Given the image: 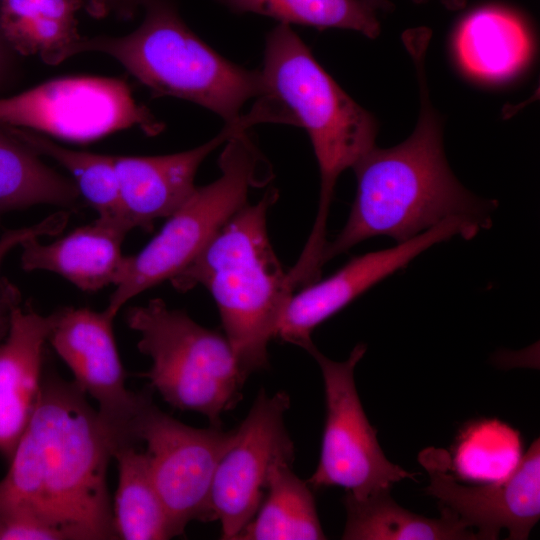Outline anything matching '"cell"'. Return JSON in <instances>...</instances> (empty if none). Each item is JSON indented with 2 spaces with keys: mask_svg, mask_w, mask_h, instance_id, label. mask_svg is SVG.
I'll list each match as a JSON object with an SVG mask.
<instances>
[{
  "mask_svg": "<svg viewBox=\"0 0 540 540\" xmlns=\"http://www.w3.org/2000/svg\"><path fill=\"white\" fill-rule=\"evenodd\" d=\"M117 461L118 486L112 506L117 539L163 540L175 537L172 526L152 480L145 452L135 445L113 451Z\"/></svg>",
  "mask_w": 540,
  "mask_h": 540,
  "instance_id": "603a6c76",
  "label": "cell"
},
{
  "mask_svg": "<svg viewBox=\"0 0 540 540\" xmlns=\"http://www.w3.org/2000/svg\"><path fill=\"white\" fill-rule=\"evenodd\" d=\"M0 126L81 143L131 127L149 136L164 128L126 80L99 76L57 78L0 98Z\"/></svg>",
  "mask_w": 540,
  "mask_h": 540,
  "instance_id": "ba28073f",
  "label": "cell"
},
{
  "mask_svg": "<svg viewBox=\"0 0 540 540\" xmlns=\"http://www.w3.org/2000/svg\"><path fill=\"white\" fill-rule=\"evenodd\" d=\"M234 430L188 426L149 403L138 418L136 437L146 444L152 480L175 537L192 521H215L211 487Z\"/></svg>",
  "mask_w": 540,
  "mask_h": 540,
  "instance_id": "30bf717a",
  "label": "cell"
},
{
  "mask_svg": "<svg viewBox=\"0 0 540 540\" xmlns=\"http://www.w3.org/2000/svg\"><path fill=\"white\" fill-rule=\"evenodd\" d=\"M262 123L253 108L208 142L190 150L160 156H114L119 188L118 214L131 229H149L169 217L192 195L203 160L235 133Z\"/></svg>",
  "mask_w": 540,
  "mask_h": 540,
  "instance_id": "9a60e30c",
  "label": "cell"
},
{
  "mask_svg": "<svg viewBox=\"0 0 540 540\" xmlns=\"http://www.w3.org/2000/svg\"><path fill=\"white\" fill-rule=\"evenodd\" d=\"M369 2L376 10L387 9L391 7V3L387 0H366ZM414 2L421 3L426 0H413ZM441 2L449 9L455 10L463 7L465 2L463 0H441Z\"/></svg>",
  "mask_w": 540,
  "mask_h": 540,
  "instance_id": "1f68e13d",
  "label": "cell"
},
{
  "mask_svg": "<svg viewBox=\"0 0 540 540\" xmlns=\"http://www.w3.org/2000/svg\"><path fill=\"white\" fill-rule=\"evenodd\" d=\"M17 54L6 40L0 26V87L4 83L11 67L14 55Z\"/></svg>",
  "mask_w": 540,
  "mask_h": 540,
  "instance_id": "4dcf8cb0",
  "label": "cell"
},
{
  "mask_svg": "<svg viewBox=\"0 0 540 540\" xmlns=\"http://www.w3.org/2000/svg\"><path fill=\"white\" fill-rule=\"evenodd\" d=\"M344 540H460L479 539L451 511L441 508V517L427 518L397 504L390 489L364 499L346 493Z\"/></svg>",
  "mask_w": 540,
  "mask_h": 540,
  "instance_id": "ffe728a7",
  "label": "cell"
},
{
  "mask_svg": "<svg viewBox=\"0 0 540 540\" xmlns=\"http://www.w3.org/2000/svg\"><path fill=\"white\" fill-rule=\"evenodd\" d=\"M131 230L115 214L98 216L51 243L28 239L20 246L21 267L56 273L82 291H98L116 284L126 257L122 243Z\"/></svg>",
  "mask_w": 540,
  "mask_h": 540,
  "instance_id": "e0dca14e",
  "label": "cell"
},
{
  "mask_svg": "<svg viewBox=\"0 0 540 540\" xmlns=\"http://www.w3.org/2000/svg\"><path fill=\"white\" fill-rule=\"evenodd\" d=\"M126 323L140 336L137 347L151 361L143 374L170 406L207 417L221 427V416L241 399L246 381L232 348L217 331L160 298L130 307Z\"/></svg>",
  "mask_w": 540,
  "mask_h": 540,
  "instance_id": "52a82bcc",
  "label": "cell"
},
{
  "mask_svg": "<svg viewBox=\"0 0 540 540\" xmlns=\"http://www.w3.org/2000/svg\"><path fill=\"white\" fill-rule=\"evenodd\" d=\"M52 317L48 341L72 372L75 385L97 403L113 451L136 445L138 418L152 399L149 391L134 393L126 387L113 333L115 316L106 308L65 307Z\"/></svg>",
  "mask_w": 540,
  "mask_h": 540,
  "instance_id": "8fae6325",
  "label": "cell"
},
{
  "mask_svg": "<svg viewBox=\"0 0 540 540\" xmlns=\"http://www.w3.org/2000/svg\"><path fill=\"white\" fill-rule=\"evenodd\" d=\"M482 227L464 216L449 217L396 246L352 258L334 274L293 293L278 324L276 337L307 350L314 329L381 280L395 273L432 245L455 235L472 239Z\"/></svg>",
  "mask_w": 540,
  "mask_h": 540,
  "instance_id": "5bb4252c",
  "label": "cell"
},
{
  "mask_svg": "<svg viewBox=\"0 0 540 540\" xmlns=\"http://www.w3.org/2000/svg\"><path fill=\"white\" fill-rule=\"evenodd\" d=\"M221 175L192 195L137 254L126 256L106 309L116 317L132 298L170 280L186 268L219 229L248 202L252 188L264 186L270 166L247 130L225 142Z\"/></svg>",
  "mask_w": 540,
  "mask_h": 540,
  "instance_id": "8992f818",
  "label": "cell"
},
{
  "mask_svg": "<svg viewBox=\"0 0 540 540\" xmlns=\"http://www.w3.org/2000/svg\"><path fill=\"white\" fill-rule=\"evenodd\" d=\"M0 540H72L63 529L24 510L0 512Z\"/></svg>",
  "mask_w": 540,
  "mask_h": 540,
  "instance_id": "4316f807",
  "label": "cell"
},
{
  "mask_svg": "<svg viewBox=\"0 0 540 540\" xmlns=\"http://www.w3.org/2000/svg\"><path fill=\"white\" fill-rule=\"evenodd\" d=\"M278 461L270 469L264 497L235 540H322L312 487Z\"/></svg>",
  "mask_w": 540,
  "mask_h": 540,
  "instance_id": "44dd1931",
  "label": "cell"
},
{
  "mask_svg": "<svg viewBox=\"0 0 540 540\" xmlns=\"http://www.w3.org/2000/svg\"><path fill=\"white\" fill-rule=\"evenodd\" d=\"M464 2H466V0H463Z\"/></svg>",
  "mask_w": 540,
  "mask_h": 540,
  "instance_id": "d6a6232c",
  "label": "cell"
},
{
  "mask_svg": "<svg viewBox=\"0 0 540 540\" xmlns=\"http://www.w3.org/2000/svg\"><path fill=\"white\" fill-rule=\"evenodd\" d=\"M260 73V97L276 109L283 124L307 131L317 158L319 209L301 253L305 260L316 261L327 243V216L336 181L375 146L376 119L341 89L290 25L279 23L268 33Z\"/></svg>",
  "mask_w": 540,
  "mask_h": 540,
  "instance_id": "277c9868",
  "label": "cell"
},
{
  "mask_svg": "<svg viewBox=\"0 0 540 540\" xmlns=\"http://www.w3.org/2000/svg\"><path fill=\"white\" fill-rule=\"evenodd\" d=\"M455 51L462 68L486 81H503L529 62L533 42L524 20L499 6H485L467 14L459 23Z\"/></svg>",
  "mask_w": 540,
  "mask_h": 540,
  "instance_id": "ac0fdd59",
  "label": "cell"
},
{
  "mask_svg": "<svg viewBox=\"0 0 540 540\" xmlns=\"http://www.w3.org/2000/svg\"><path fill=\"white\" fill-rule=\"evenodd\" d=\"M290 397L284 391L268 396L262 389L217 465L211 508L221 525V539L235 540L255 515L266 490L271 467L294 461V444L284 415Z\"/></svg>",
  "mask_w": 540,
  "mask_h": 540,
  "instance_id": "7c38bea8",
  "label": "cell"
},
{
  "mask_svg": "<svg viewBox=\"0 0 540 540\" xmlns=\"http://www.w3.org/2000/svg\"><path fill=\"white\" fill-rule=\"evenodd\" d=\"M425 37L405 41L417 70L421 110L412 134L390 148L372 147L352 167L357 191L349 218L321 256L322 266L363 240L388 236L406 242L452 216L491 224L495 201L466 190L446 161L440 119L429 102L424 60Z\"/></svg>",
  "mask_w": 540,
  "mask_h": 540,
  "instance_id": "7a4b0ae2",
  "label": "cell"
},
{
  "mask_svg": "<svg viewBox=\"0 0 540 540\" xmlns=\"http://www.w3.org/2000/svg\"><path fill=\"white\" fill-rule=\"evenodd\" d=\"M68 216V212L60 211L33 225L5 231L0 237V265L6 255L24 241L59 234L67 225Z\"/></svg>",
  "mask_w": 540,
  "mask_h": 540,
  "instance_id": "83f0119b",
  "label": "cell"
},
{
  "mask_svg": "<svg viewBox=\"0 0 540 540\" xmlns=\"http://www.w3.org/2000/svg\"><path fill=\"white\" fill-rule=\"evenodd\" d=\"M40 156L9 128L0 126V215L36 205L75 206L80 194L72 179Z\"/></svg>",
  "mask_w": 540,
  "mask_h": 540,
  "instance_id": "7402d4cb",
  "label": "cell"
},
{
  "mask_svg": "<svg viewBox=\"0 0 540 540\" xmlns=\"http://www.w3.org/2000/svg\"><path fill=\"white\" fill-rule=\"evenodd\" d=\"M366 349L357 344L341 362L329 359L314 344L306 350L321 369L326 405L320 458L307 482L314 489L343 487L356 499L415 476L386 458L364 412L354 371Z\"/></svg>",
  "mask_w": 540,
  "mask_h": 540,
  "instance_id": "9c48e42d",
  "label": "cell"
},
{
  "mask_svg": "<svg viewBox=\"0 0 540 540\" xmlns=\"http://www.w3.org/2000/svg\"><path fill=\"white\" fill-rule=\"evenodd\" d=\"M14 286L7 281L0 285V340L4 337L9 318V306Z\"/></svg>",
  "mask_w": 540,
  "mask_h": 540,
  "instance_id": "f546056e",
  "label": "cell"
},
{
  "mask_svg": "<svg viewBox=\"0 0 540 540\" xmlns=\"http://www.w3.org/2000/svg\"><path fill=\"white\" fill-rule=\"evenodd\" d=\"M52 314L22 304L14 288L8 327L0 340V454L9 460L26 430L41 392L45 343Z\"/></svg>",
  "mask_w": 540,
  "mask_h": 540,
  "instance_id": "2e32d148",
  "label": "cell"
},
{
  "mask_svg": "<svg viewBox=\"0 0 540 540\" xmlns=\"http://www.w3.org/2000/svg\"><path fill=\"white\" fill-rule=\"evenodd\" d=\"M146 0H83V8L95 18L109 15L120 19H131L143 8Z\"/></svg>",
  "mask_w": 540,
  "mask_h": 540,
  "instance_id": "f1b7e54d",
  "label": "cell"
},
{
  "mask_svg": "<svg viewBox=\"0 0 540 540\" xmlns=\"http://www.w3.org/2000/svg\"><path fill=\"white\" fill-rule=\"evenodd\" d=\"M418 460L430 483L426 493L454 513L479 539H496L507 529L508 539L525 540L540 517V441L535 439L516 467L503 479L479 486L461 484L452 474L445 449L422 450Z\"/></svg>",
  "mask_w": 540,
  "mask_h": 540,
  "instance_id": "4fadbf2b",
  "label": "cell"
},
{
  "mask_svg": "<svg viewBox=\"0 0 540 540\" xmlns=\"http://www.w3.org/2000/svg\"><path fill=\"white\" fill-rule=\"evenodd\" d=\"M237 13H255L282 24L340 28L369 38L380 33L376 9L366 0H218Z\"/></svg>",
  "mask_w": 540,
  "mask_h": 540,
  "instance_id": "cb8c5ba5",
  "label": "cell"
},
{
  "mask_svg": "<svg viewBox=\"0 0 540 540\" xmlns=\"http://www.w3.org/2000/svg\"><path fill=\"white\" fill-rule=\"evenodd\" d=\"M113 443L74 382L43 377L32 418L0 480V512L22 509L72 540L117 539L107 471Z\"/></svg>",
  "mask_w": 540,
  "mask_h": 540,
  "instance_id": "6da1fadb",
  "label": "cell"
},
{
  "mask_svg": "<svg viewBox=\"0 0 540 540\" xmlns=\"http://www.w3.org/2000/svg\"><path fill=\"white\" fill-rule=\"evenodd\" d=\"M39 155L60 164L82 197L98 216L119 212V188L114 156L64 147L50 137L33 131L8 127Z\"/></svg>",
  "mask_w": 540,
  "mask_h": 540,
  "instance_id": "d4e9b609",
  "label": "cell"
},
{
  "mask_svg": "<svg viewBox=\"0 0 540 540\" xmlns=\"http://www.w3.org/2000/svg\"><path fill=\"white\" fill-rule=\"evenodd\" d=\"M81 8L83 0H0V26L17 54L57 65L83 37L76 18Z\"/></svg>",
  "mask_w": 540,
  "mask_h": 540,
  "instance_id": "d6986e66",
  "label": "cell"
},
{
  "mask_svg": "<svg viewBox=\"0 0 540 540\" xmlns=\"http://www.w3.org/2000/svg\"><path fill=\"white\" fill-rule=\"evenodd\" d=\"M142 23L123 36L82 37L72 56H110L153 97L196 103L225 124L241 118L246 101L263 94L260 71L240 67L210 48L183 21L171 0H146Z\"/></svg>",
  "mask_w": 540,
  "mask_h": 540,
  "instance_id": "5b68a950",
  "label": "cell"
},
{
  "mask_svg": "<svg viewBox=\"0 0 540 540\" xmlns=\"http://www.w3.org/2000/svg\"><path fill=\"white\" fill-rule=\"evenodd\" d=\"M519 434L496 420L474 423L461 434L451 468L462 478L497 481L521 458Z\"/></svg>",
  "mask_w": 540,
  "mask_h": 540,
  "instance_id": "484cf974",
  "label": "cell"
},
{
  "mask_svg": "<svg viewBox=\"0 0 540 540\" xmlns=\"http://www.w3.org/2000/svg\"><path fill=\"white\" fill-rule=\"evenodd\" d=\"M277 199L278 191L271 188L257 203L244 205L169 280L182 293L198 285L209 290L246 379L268 368V344L294 293L267 232V212Z\"/></svg>",
  "mask_w": 540,
  "mask_h": 540,
  "instance_id": "3957f363",
  "label": "cell"
}]
</instances>
